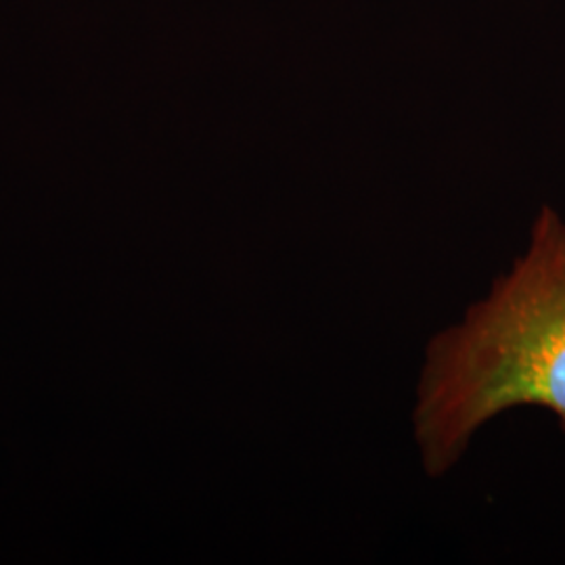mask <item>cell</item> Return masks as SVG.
<instances>
[{"label": "cell", "instance_id": "obj_1", "mask_svg": "<svg viewBox=\"0 0 565 565\" xmlns=\"http://www.w3.org/2000/svg\"><path fill=\"white\" fill-rule=\"evenodd\" d=\"M417 396L429 476H445L480 427L520 406L545 408L565 431V221L553 207L484 300L431 340Z\"/></svg>", "mask_w": 565, "mask_h": 565}]
</instances>
